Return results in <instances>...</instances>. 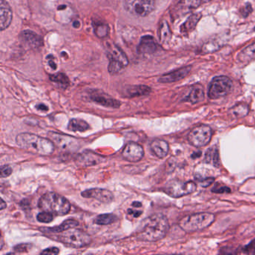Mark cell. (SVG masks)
Masks as SVG:
<instances>
[{"mask_svg":"<svg viewBox=\"0 0 255 255\" xmlns=\"http://www.w3.org/2000/svg\"><path fill=\"white\" fill-rule=\"evenodd\" d=\"M252 11L253 9H252V5L250 3H246L240 8V13L243 17H247L252 13Z\"/></svg>","mask_w":255,"mask_h":255,"instance_id":"obj_38","label":"cell"},{"mask_svg":"<svg viewBox=\"0 0 255 255\" xmlns=\"http://www.w3.org/2000/svg\"><path fill=\"white\" fill-rule=\"evenodd\" d=\"M56 239L64 245L73 248H83L90 245L92 237L81 230L70 228L56 236Z\"/></svg>","mask_w":255,"mask_h":255,"instance_id":"obj_6","label":"cell"},{"mask_svg":"<svg viewBox=\"0 0 255 255\" xmlns=\"http://www.w3.org/2000/svg\"><path fill=\"white\" fill-rule=\"evenodd\" d=\"M214 221L215 216L212 213H196L183 218L179 223V226L186 232H194L205 229Z\"/></svg>","mask_w":255,"mask_h":255,"instance_id":"obj_5","label":"cell"},{"mask_svg":"<svg viewBox=\"0 0 255 255\" xmlns=\"http://www.w3.org/2000/svg\"><path fill=\"white\" fill-rule=\"evenodd\" d=\"M243 253L247 255H255V239L252 240L249 245H245L242 249Z\"/></svg>","mask_w":255,"mask_h":255,"instance_id":"obj_36","label":"cell"},{"mask_svg":"<svg viewBox=\"0 0 255 255\" xmlns=\"http://www.w3.org/2000/svg\"><path fill=\"white\" fill-rule=\"evenodd\" d=\"M219 49V45L216 41H210L205 43L202 47V52L203 53H212Z\"/></svg>","mask_w":255,"mask_h":255,"instance_id":"obj_34","label":"cell"},{"mask_svg":"<svg viewBox=\"0 0 255 255\" xmlns=\"http://www.w3.org/2000/svg\"><path fill=\"white\" fill-rule=\"evenodd\" d=\"M203 2H209V1H210V0H202Z\"/></svg>","mask_w":255,"mask_h":255,"instance_id":"obj_49","label":"cell"},{"mask_svg":"<svg viewBox=\"0 0 255 255\" xmlns=\"http://www.w3.org/2000/svg\"><path fill=\"white\" fill-rule=\"evenodd\" d=\"M205 161L207 163L213 164L214 166H219L220 160H219V152L218 147H214L208 150L205 155Z\"/></svg>","mask_w":255,"mask_h":255,"instance_id":"obj_30","label":"cell"},{"mask_svg":"<svg viewBox=\"0 0 255 255\" xmlns=\"http://www.w3.org/2000/svg\"><path fill=\"white\" fill-rule=\"evenodd\" d=\"M151 89L147 85H133L129 86L126 89V96L128 97H135V96H145L151 93Z\"/></svg>","mask_w":255,"mask_h":255,"instance_id":"obj_25","label":"cell"},{"mask_svg":"<svg viewBox=\"0 0 255 255\" xmlns=\"http://www.w3.org/2000/svg\"><path fill=\"white\" fill-rule=\"evenodd\" d=\"M249 109L248 105L239 103L235 105L229 110V115L233 118H244L249 114Z\"/></svg>","mask_w":255,"mask_h":255,"instance_id":"obj_26","label":"cell"},{"mask_svg":"<svg viewBox=\"0 0 255 255\" xmlns=\"http://www.w3.org/2000/svg\"><path fill=\"white\" fill-rule=\"evenodd\" d=\"M67 129L70 131H74V132H84V131L88 130L90 129V126L86 121H83L82 119H74L70 120L69 122Z\"/></svg>","mask_w":255,"mask_h":255,"instance_id":"obj_27","label":"cell"},{"mask_svg":"<svg viewBox=\"0 0 255 255\" xmlns=\"http://www.w3.org/2000/svg\"><path fill=\"white\" fill-rule=\"evenodd\" d=\"M212 129L207 125L196 127L190 131L188 140L191 145L196 147H205L209 144L212 139Z\"/></svg>","mask_w":255,"mask_h":255,"instance_id":"obj_11","label":"cell"},{"mask_svg":"<svg viewBox=\"0 0 255 255\" xmlns=\"http://www.w3.org/2000/svg\"><path fill=\"white\" fill-rule=\"evenodd\" d=\"M49 65L50 66L52 70H56V68H57V65L52 60L49 61Z\"/></svg>","mask_w":255,"mask_h":255,"instance_id":"obj_45","label":"cell"},{"mask_svg":"<svg viewBox=\"0 0 255 255\" xmlns=\"http://www.w3.org/2000/svg\"><path fill=\"white\" fill-rule=\"evenodd\" d=\"M81 195L83 198H94L103 203H111L114 200V195L110 190L105 189L94 188L82 191Z\"/></svg>","mask_w":255,"mask_h":255,"instance_id":"obj_14","label":"cell"},{"mask_svg":"<svg viewBox=\"0 0 255 255\" xmlns=\"http://www.w3.org/2000/svg\"><path fill=\"white\" fill-rule=\"evenodd\" d=\"M48 137L56 147L66 152H75L80 147V142L78 139L67 135L49 132Z\"/></svg>","mask_w":255,"mask_h":255,"instance_id":"obj_10","label":"cell"},{"mask_svg":"<svg viewBox=\"0 0 255 255\" xmlns=\"http://www.w3.org/2000/svg\"><path fill=\"white\" fill-rule=\"evenodd\" d=\"M158 45L154 37L144 35L141 38L137 47V52L139 54H153L157 50Z\"/></svg>","mask_w":255,"mask_h":255,"instance_id":"obj_17","label":"cell"},{"mask_svg":"<svg viewBox=\"0 0 255 255\" xmlns=\"http://www.w3.org/2000/svg\"><path fill=\"white\" fill-rule=\"evenodd\" d=\"M159 40L162 43H166L170 40L172 36L170 27L165 20L160 23L159 31Z\"/></svg>","mask_w":255,"mask_h":255,"instance_id":"obj_31","label":"cell"},{"mask_svg":"<svg viewBox=\"0 0 255 255\" xmlns=\"http://www.w3.org/2000/svg\"><path fill=\"white\" fill-rule=\"evenodd\" d=\"M117 219H118L115 215L107 213V214H101L96 216L95 223L99 225H108V224L115 223Z\"/></svg>","mask_w":255,"mask_h":255,"instance_id":"obj_32","label":"cell"},{"mask_svg":"<svg viewBox=\"0 0 255 255\" xmlns=\"http://www.w3.org/2000/svg\"><path fill=\"white\" fill-rule=\"evenodd\" d=\"M12 173V169L8 165H2L1 167V177H8Z\"/></svg>","mask_w":255,"mask_h":255,"instance_id":"obj_39","label":"cell"},{"mask_svg":"<svg viewBox=\"0 0 255 255\" xmlns=\"http://www.w3.org/2000/svg\"><path fill=\"white\" fill-rule=\"evenodd\" d=\"M91 100L95 103L102 105L103 107L118 109L121 107V102L114 99L107 94L100 91L93 90L89 94Z\"/></svg>","mask_w":255,"mask_h":255,"instance_id":"obj_12","label":"cell"},{"mask_svg":"<svg viewBox=\"0 0 255 255\" xmlns=\"http://www.w3.org/2000/svg\"><path fill=\"white\" fill-rule=\"evenodd\" d=\"M238 59L241 63H250L255 61V43L243 49L239 53Z\"/></svg>","mask_w":255,"mask_h":255,"instance_id":"obj_28","label":"cell"},{"mask_svg":"<svg viewBox=\"0 0 255 255\" xmlns=\"http://www.w3.org/2000/svg\"><path fill=\"white\" fill-rule=\"evenodd\" d=\"M107 56L110 60L108 70L112 75L120 74L129 64V59L125 52L114 43H107Z\"/></svg>","mask_w":255,"mask_h":255,"instance_id":"obj_4","label":"cell"},{"mask_svg":"<svg viewBox=\"0 0 255 255\" xmlns=\"http://www.w3.org/2000/svg\"><path fill=\"white\" fill-rule=\"evenodd\" d=\"M38 207L56 216H64L70 212V202L56 192H48L40 198Z\"/></svg>","mask_w":255,"mask_h":255,"instance_id":"obj_3","label":"cell"},{"mask_svg":"<svg viewBox=\"0 0 255 255\" xmlns=\"http://www.w3.org/2000/svg\"><path fill=\"white\" fill-rule=\"evenodd\" d=\"M17 145L29 152L42 156L50 155L53 153L55 144L50 139H45L32 133H20L16 137Z\"/></svg>","mask_w":255,"mask_h":255,"instance_id":"obj_2","label":"cell"},{"mask_svg":"<svg viewBox=\"0 0 255 255\" xmlns=\"http://www.w3.org/2000/svg\"><path fill=\"white\" fill-rule=\"evenodd\" d=\"M36 108L37 110L42 112H47L48 111V110H49V108L47 107L46 105L42 104V103H40V104L37 105Z\"/></svg>","mask_w":255,"mask_h":255,"instance_id":"obj_44","label":"cell"},{"mask_svg":"<svg viewBox=\"0 0 255 255\" xmlns=\"http://www.w3.org/2000/svg\"><path fill=\"white\" fill-rule=\"evenodd\" d=\"M169 230V224L166 216L156 213L146 218L136 232L139 240L156 242L163 239Z\"/></svg>","mask_w":255,"mask_h":255,"instance_id":"obj_1","label":"cell"},{"mask_svg":"<svg viewBox=\"0 0 255 255\" xmlns=\"http://www.w3.org/2000/svg\"><path fill=\"white\" fill-rule=\"evenodd\" d=\"M124 5L131 15L144 17L154 10L156 0H124Z\"/></svg>","mask_w":255,"mask_h":255,"instance_id":"obj_9","label":"cell"},{"mask_svg":"<svg viewBox=\"0 0 255 255\" xmlns=\"http://www.w3.org/2000/svg\"><path fill=\"white\" fill-rule=\"evenodd\" d=\"M13 18L12 8L5 0H1L0 4V26L1 31L9 27Z\"/></svg>","mask_w":255,"mask_h":255,"instance_id":"obj_18","label":"cell"},{"mask_svg":"<svg viewBox=\"0 0 255 255\" xmlns=\"http://www.w3.org/2000/svg\"><path fill=\"white\" fill-rule=\"evenodd\" d=\"M94 29H95V34L98 38H106L109 34L110 29L107 24H103L99 22L94 23Z\"/></svg>","mask_w":255,"mask_h":255,"instance_id":"obj_33","label":"cell"},{"mask_svg":"<svg viewBox=\"0 0 255 255\" xmlns=\"http://www.w3.org/2000/svg\"><path fill=\"white\" fill-rule=\"evenodd\" d=\"M191 70V66L181 67V68L174 70L172 72L164 74L158 80V82H160V83H172V82H177V81L181 80L185 78L190 74Z\"/></svg>","mask_w":255,"mask_h":255,"instance_id":"obj_16","label":"cell"},{"mask_svg":"<svg viewBox=\"0 0 255 255\" xmlns=\"http://www.w3.org/2000/svg\"><path fill=\"white\" fill-rule=\"evenodd\" d=\"M201 155V153H198V154H193L192 156H191V157H192V158H194V157H195V158H196L197 157H199V156Z\"/></svg>","mask_w":255,"mask_h":255,"instance_id":"obj_48","label":"cell"},{"mask_svg":"<svg viewBox=\"0 0 255 255\" xmlns=\"http://www.w3.org/2000/svg\"><path fill=\"white\" fill-rule=\"evenodd\" d=\"M201 16L202 15L201 13L192 14L190 15L189 18L180 26V32L182 34H187L195 30L197 24L201 20Z\"/></svg>","mask_w":255,"mask_h":255,"instance_id":"obj_23","label":"cell"},{"mask_svg":"<svg viewBox=\"0 0 255 255\" xmlns=\"http://www.w3.org/2000/svg\"><path fill=\"white\" fill-rule=\"evenodd\" d=\"M37 219L40 223H49L53 220V214L43 211L37 216Z\"/></svg>","mask_w":255,"mask_h":255,"instance_id":"obj_35","label":"cell"},{"mask_svg":"<svg viewBox=\"0 0 255 255\" xmlns=\"http://www.w3.org/2000/svg\"><path fill=\"white\" fill-rule=\"evenodd\" d=\"M59 253V249L57 247H51L45 249L41 252V255H56Z\"/></svg>","mask_w":255,"mask_h":255,"instance_id":"obj_40","label":"cell"},{"mask_svg":"<svg viewBox=\"0 0 255 255\" xmlns=\"http://www.w3.org/2000/svg\"><path fill=\"white\" fill-rule=\"evenodd\" d=\"M201 1L202 0H180L175 8V15L181 16L192 12L199 7Z\"/></svg>","mask_w":255,"mask_h":255,"instance_id":"obj_19","label":"cell"},{"mask_svg":"<svg viewBox=\"0 0 255 255\" xmlns=\"http://www.w3.org/2000/svg\"><path fill=\"white\" fill-rule=\"evenodd\" d=\"M103 157L92 151H87L77 155L76 163L81 166L89 167L97 165L103 161Z\"/></svg>","mask_w":255,"mask_h":255,"instance_id":"obj_15","label":"cell"},{"mask_svg":"<svg viewBox=\"0 0 255 255\" xmlns=\"http://www.w3.org/2000/svg\"><path fill=\"white\" fill-rule=\"evenodd\" d=\"M21 38L26 45L32 49H39L44 45L43 38L37 33L30 30H25L22 32Z\"/></svg>","mask_w":255,"mask_h":255,"instance_id":"obj_20","label":"cell"},{"mask_svg":"<svg viewBox=\"0 0 255 255\" xmlns=\"http://www.w3.org/2000/svg\"><path fill=\"white\" fill-rule=\"evenodd\" d=\"M144 154L143 146L137 143H129L123 150L122 156L129 162H136L143 159Z\"/></svg>","mask_w":255,"mask_h":255,"instance_id":"obj_13","label":"cell"},{"mask_svg":"<svg viewBox=\"0 0 255 255\" xmlns=\"http://www.w3.org/2000/svg\"><path fill=\"white\" fill-rule=\"evenodd\" d=\"M151 151L153 154L158 157V158H165L169 154V144L165 141L162 139H155L151 143Z\"/></svg>","mask_w":255,"mask_h":255,"instance_id":"obj_21","label":"cell"},{"mask_svg":"<svg viewBox=\"0 0 255 255\" xmlns=\"http://www.w3.org/2000/svg\"><path fill=\"white\" fill-rule=\"evenodd\" d=\"M254 30H255V28H254Z\"/></svg>","mask_w":255,"mask_h":255,"instance_id":"obj_50","label":"cell"},{"mask_svg":"<svg viewBox=\"0 0 255 255\" xmlns=\"http://www.w3.org/2000/svg\"><path fill=\"white\" fill-rule=\"evenodd\" d=\"M128 214L132 215L135 218H138L143 214V211L133 210V209H128Z\"/></svg>","mask_w":255,"mask_h":255,"instance_id":"obj_43","label":"cell"},{"mask_svg":"<svg viewBox=\"0 0 255 255\" xmlns=\"http://www.w3.org/2000/svg\"><path fill=\"white\" fill-rule=\"evenodd\" d=\"M215 179L213 177H209V178L204 179V180H200V184L201 187H208L214 182Z\"/></svg>","mask_w":255,"mask_h":255,"instance_id":"obj_41","label":"cell"},{"mask_svg":"<svg viewBox=\"0 0 255 255\" xmlns=\"http://www.w3.org/2000/svg\"><path fill=\"white\" fill-rule=\"evenodd\" d=\"M32 245L31 244L29 243H22L20 245H17L14 248L15 251H16V252H20V253H23V252H27L31 249Z\"/></svg>","mask_w":255,"mask_h":255,"instance_id":"obj_37","label":"cell"},{"mask_svg":"<svg viewBox=\"0 0 255 255\" xmlns=\"http://www.w3.org/2000/svg\"><path fill=\"white\" fill-rule=\"evenodd\" d=\"M196 189L197 185L195 182L173 180L167 183L164 188V191L169 196L173 198H180L191 194L195 191Z\"/></svg>","mask_w":255,"mask_h":255,"instance_id":"obj_7","label":"cell"},{"mask_svg":"<svg viewBox=\"0 0 255 255\" xmlns=\"http://www.w3.org/2000/svg\"><path fill=\"white\" fill-rule=\"evenodd\" d=\"M49 80L54 83L58 84L61 88L67 89L70 85V80L68 77L63 74V73H58V74H52L49 75Z\"/></svg>","mask_w":255,"mask_h":255,"instance_id":"obj_29","label":"cell"},{"mask_svg":"<svg viewBox=\"0 0 255 255\" xmlns=\"http://www.w3.org/2000/svg\"><path fill=\"white\" fill-rule=\"evenodd\" d=\"M205 99V91L201 85H195L191 87L190 93L186 96V100L195 104L199 103Z\"/></svg>","mask_w":255,"mask_h":255,"instance_id":"obj_22","label":"cell"},{"mask_svg":"<svg viewBox=\"0 0 255 255\" xmlns=\"http://www.w3.org/2000/svg\"><path fill=\"white\" fill-rule=\"evenodd\" d=\"M212 191H213V192L215 193H220V194H222V193H230L231 192V190H230L228 187H219V188L217 189H213V190H212Z\"/></svg>","mask_w":255,"mask_h":255,"instance_id":"obj_42","label":"cell"},{"mask_svg":"<svg viewBox=\"0 0 255 255\" xmlns=\"http://www.w3.org/2000/svg\"><path fill=\"white\" fill-rule=\"evenodd\" d=\"M79 223L75 219H69L66 221L63 222L60 225L55 227H48V228H41V231L44 232L61 233L67 231L70 228L77 227Z\"/></svg>","mask_w":255,"mask_h":255,"instance_id":"obj_24","label":"cell"},{"mask_svg":"<svg viewBox=\"0 0 255 255\" xmlns=\"http://www.w3.org/2000/svg\"><path fill=\"white\" fill-rule=\"evenodd\" d=\"M142 203H140V202H139V201H135V202H133V204H132V206L133 207H142Z\"/></svg>","mask_w":255,"mask_h":255,"instance_id":"obj_46","label":"cell"},{"mask_svg":"<svg viewBox=\"0 0 255 255\" xmlns=\"http://www.w3.org/2000/svg\"><path fill=\"white\" fill-rule=\"evenodd\" d=\"M232 88L233 82L231 79L224 76L215 77L209 85L208 96L213 100L222 98L230 94Z\"/></svg>","mask_w":255,"mask_h":255,"instance_id":"obj_8","label":"cell"},{"mask_svg":"<svg viewBox=\"0 0 255 255\" xmlns=\"http://www.w3.org/2000/svg\"><path fill=\"white\" fill-rule=\"evenodd\" d=\"M0 207H1V209H5V208L6 207V203H5L3 199H2V201H1V206H0Z\"/></svg>","mask_w":255,"mask_h":255,"instance_id":"obj_47","label":"cell"}]
</instances>
